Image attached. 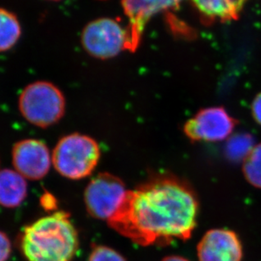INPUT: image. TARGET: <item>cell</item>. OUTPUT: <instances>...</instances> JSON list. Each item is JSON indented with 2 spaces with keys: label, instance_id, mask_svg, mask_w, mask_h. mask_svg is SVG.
I'll list each match as a JSON object with an SVG mask.
<instances>
[{
  "label": "cell",
  "instance_id": "cell-1",
  "mask_svg": "<svg viewBox=\"0 0 261 261\" xmlns=\"http://www.w3.org/2000/svg\"><path fill=\"white\" fill-rule=\"evenodd\" d=\"M198 201L186 181L168 174L148 179L126 192L109 226L142 246L190 239L197 225Z\"/></svg>",
  "mask_w": 261,
  "mask_h": 261
},
{
  "label": "cell",
  "instance_id": "cell-2",
  "mask_svg": "<svg viewBox=\"0 0 261 261\" xmlns=\"http://www.w3.org/2000/svg\"><path fill=\"white\" fill-rule=\"evenodd\" d=\"M20 248L28 261L72 260L79 248V238L70 214L57 211L25 226Z\"/></svg>",
  "mask_w": 261,
  "mask_h": 261
},
{
  "label": "cell",
  "instance_id": "cell-3",
  "mask_svg": "<svg viewBox=\"0 0 261 261\" xmlns=\"http://www.w3.org/2000/svg\"><path fill=\"white\" fill-rule=\"evenodd\" d=\"M100 159L98 143L89 136L71 133L59 140L52 152L56 171L65 178L80 180L89 176Z\"/></svg>",
  "mask_w": 261,
  "mask_h": 261
},
{
  "label": "cell",
  "instance_id": "cell-4",
  "mask_svg": "<svg viewBox=\"0 0 261 261\" xmlns=\"http://www.w3.org/2000/svg\"><path fill=\"white\" fill-rule=\"evenodd\" d=\"M18 103L23 118L40 128L56 125L65 115V96L53 83L45 81L27 86Z\"/></svg>",
  "mask_w": 261,
  "mask_h": 261
},
{
  "label": "cell",
  "instance_id": "cell-5",
  "mask_svg": "<svg viewBox=\"0 0 261 261\" xmlns=\"http://www.w3.org/2000/svg\"><path fill=\"white\" fill-rule=\"evenodd\" d=\"M82 43L90 56L98 59L113 58L137 46L132 31L110 18H100L86 25Z\"/></svg>",
  "mask_w": 261,
  "mask_h": 261
},
{
  "label": "cell",
  "instance_id": "cell-6",
  "mask_svg": "<svg viewBox=\"0 0 261 261\" xmlns=\"http://www.w3.org/2000/svg\"><path fill=\"white\" fill-rule=\"evenodd\" d=\"M126 192L125 184L117 176L107 172L98 174L84 192L88 213L93 218L108 221L121 205Z\"/></svg>",
  "mask_w": 261,
  "mask_h": 261
},
{
  "label": "cell",
  "instance_id": "cell-7",
  "mask_svg": "<svg viewBox=\"0 0 261 261\" xmlns=\"http://www.w3.org/2000/svg\"><path fill=\"white\" fill-rule=\"evenodd\" d=\"M236 121L222 107L198 111L184 125L187 138L193 142H220L231 135Z\"/></svg>",
  "mask_w": 261,
  "mask_h": 261
},
{
  "label": "cell",
  "instance_id": "cell-8",
  "mask_svg": "<svg viewBox=\"0 0 261 261\" xmlns=\"http://www.w3.org/2000/svg\"><path fill=\"white\" fill-rule=\"evenodd\" d=\"M14 169L31 181L43 179L53 165L52 153L43 141L28 138L15 143L12 149Z\"/></svg>",
  "mask_w": 261,
  "mask_h": 261
},
{
  "label": "cell",
  "instance_id": "cell-9",
  "mask_svg": "<svg viewBox=\"0 0 261 261\" xmlns=\"http://www.w3.org/2000/svg\"><path fill=\"white\" fill-rule=\"evenodd\" d=\"M199 261H241L243 249L236 233L227 229H212L201 239L198 248Z\"/></svg>",
  "mask_w": 261,
  "mask_h": 261
},
{
  "label": "cell",
  "instance_id": "cell-10",
  "mask_svg": "<svg viewBox=\"0 0 261 261\" xmlns=\"http://www.w3.org/2000/svg\"><path fill=\"white\" fill-rule=\"evenodd\" d=\"M181 0H123L124 10L130 20V31L138 44L146 24L152 16L176 7Z\"/></svg>",
  "mask_w": 261,
  "mask_h": 261
},
{
  "label": "cell",
  "instance_id": "cell-11",
  "mask_svg": "<svg viewBox=\"0 0 261 261\" xmlns=\"http://www.w3.org/2000/svg\"><path fill=\"white\" fill-rule=\"evenodd\" d=\"M28 195V184L15 170L0 171V206L13 208L19 207Z\"/></svg>",
  "mask_w": 261,
  "mask_h": 261
},
{
  "label": "cell",
  "instance_id": "cell-12",
  "mask_svg": "<svg viewBox=\"0 0 261 261\" xmlns=\"http://www.w3.org/2000/svg\"><path fill=\"white\" fill-rule=\"evenodd\" d=\"M193 2L203 15L221 20L234 19L242 10L232 0H193Z\"/></svg>",
  "mask_w": 261,
  "mask_h": 261
},
{
  "label": "cell",
  "instance_id": "cell-13",
  "mask_svg": "<svg viewBox=\"0 0 261 261\" xmlns=\"http://www.w3.org/2000/svg\"><path fill=\"white\" fill-rule=\"evenodd\" d=\"M20 37V25L13 13L0 9V52L9 50Z\"/></svg>",
  "mask_w": 261,
  "mask_h": 261
},
{
  "label": "cell",
  "instance_id": "cell-14",
  "mask_svg": "<svg viewBox=\"0 0 261 261\" xmlns=\"http://www.w3.org/2000/svg\"><path fill=\"white\" fill-rule=\"evenodd\" d=\"M244 173L249 184L261 189V144L252 148L244 159Z\"/></svg>",
  "mask_w": 261,
  "mask_h": 261
},
{
  "label": "cell",
  "instance_id": "cell-15",
  "mask_svg": "<svg viewBox=\"0 0 261 261\" xmlns=\"http://www.w3.org/2000/svg\"><path fill=\"white\" fill-rule=\"evenodd\" d=\"M251 138L248 136H237L229 141L226 146V153L233 160L246 158L252 148Z\"/></svg>",
  "mask_w": 261,
  "mask_h": 261
},
{
  "label": "cell",
  "instance_id": "cell-16",
  "mask_svg": "<svg viewBox=\"0 0 261 261\" xmlns=\"http://www.w3.org/2000/svg\"><path fill=\"white\" fill-rule=\"evenodd\" d=\"M88 261H126L121 254L111 248L98 245L92 249Z\"/></svg>",
  "mask_w": 261,
  "mask_h": 261
},
{
  "label": "cell",
  "instance_id": "cell-17",
  "mask_svg": "<svg viewBox=\"0 0 261 261\" xmlns=\"http://www.w3.org/2000/svg\"><path fill=\"white\" fill-rule=\"evenodd\" d=\"M12 251V245L9 237L0 231V261H7Z\"/></svg>",
  "mask_w": 261,
  "mask_h": 261
},
{
  "label": "cell",
  "instance_id": "cell-18",
  "mask_svg": "<svg viewBox=\"0 0 261 261\" xmlns=\"http://www.w3.org/2000/svg\"><path fill=\"white\" fill-rule=\"evenodd\" d=\"M41 206L43 207L46 211L49 212H56V208L58 207V203L56 197L51 194L48 192H46L42 195L40 198Z\"/></svg>",
  "mask_w": 261,
  "mask_h": 261
},
{
  "label": "cell",
  "instance_id": "cell-19",
  "mask_svg": "<svg viewBox=\"0 0 261 261\" xmlns=\"http://www.w3.org/2000/svg\"><path fill=\"white\" fill-rule=\"evenodd\" d=\"M252 111L255 121L261 125V93L254 98V103L252 106Z\"/></svg>",
  "mask_w": 261,
  "mask_h": 261
},
{
  "label": "cell",
  "instance_id": "cell-20",
  "mask_svg": "<svg viewBox=\"0 0 261 261\" xmlns=\"http://www.w3.org/2000/svg\"><path fill=\"white\" fill-rule=\"evenodd\" d=\"M162 261H189V259H185L184 257L176 256V255H173V256H168L165 258Z\"/></svg>",
  "mask_w": 261,
  "mask_h": 261
},
{
  "label": "cell",
  "instance_id": "cell-21",
  "mask_svg": "<svg viewBox=\"0 0 261 261\" xmlns=\"http://www.w3.org/2000/svg\"><path fill=\"white\" fill-rule=\"evenodd\" d=\"M235 4H236L239 8H243L244 3L246 2L247 0H232Z\"/></svg>",
  "mask_w": 261,
  "mask_h": 261
},
{
  "label": "cell",
  "instance_id": "cell-22",
  "mask_svg": "<svg viewBox=\"0 0 261 261\" xmlns=\"http://www.w3.org/2000/svg\"><path fill=\"white\" fill-rule=\"evenodd\" d=\"M54 1H57V0H54Z\"/></svg>",
  "mask_w": 261,
  "mask_h": 261
}]
</instances>
